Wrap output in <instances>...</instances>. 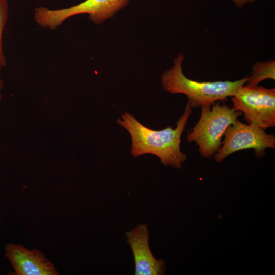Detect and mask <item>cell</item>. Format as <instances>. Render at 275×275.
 <instances>
[{
	"mask_svg": "<svg viewBox=\"0 0 275 275\" xmlns=\"http://www.w3.org/2000/svg\"><path fill=\"white\" fill-rule=\"evenodd\" d=\"M192 113V108L187 103L175 129L169 126L161 130H152L126 111L121 114L117 123L131 136V153L133 157L151 154L158 157L164 166L180 169L187 159L186 155L181 151V137Z\"/></svg>",
	"mask_w": 275,
	"mask_h": 275,
	"instance_id": "obj_1",
	"label": "cell"
},
{
	"mask_svg": "<svg viewBox=\"0 0 275 275\" xmlns=\"http://www.w3.org/2000/svg\"><path fill=\"white\" fill-rule=\"evenodd\" d=\"M184 58V56L180 53L174 60L173 66L162 74L161 84L167 92L185 95L192 108L211 106L216 102L224 101L247 81V76L235 81L201 82L190 79L182 72Z\"/></svg>",
	"mask_w": 275,
	"mask_h": 275,
	"instance_id": "obj_2",
	"label": "cell"
},
{
	"mask_svg": "<svg viewBox=\"0 0 275 275\" xmlns=\"http://www.w3.org/2000/svg\"><path fill=\"white\" fill-rule=\"evenodd\" d=\"M199 120L187 136L189 142H194L200 154L211 158L221 146V139L230 125L234 123L242 113L235 111L220 101L211 106L201 107Z\"/></svg>",
	"mask_w": 275,
	"mask_h": 275,
	"instance_id": "obj_3",
	"label": "cell"
},
{
	"mask_svg": "<svg viewBox=\"0 0 275 275\" xmlns=\"http://www.w3.org/2000/svg\"><path fill=\"white\" fill-rule=\"evenodd\" d=\"M233 108L244 114L248 124L265 130L275 126V89L243 85L232 96Z\"/></svg>",
	"mask_w": 275,
	"mask_h": 275,
	"instance_id": "obj_4",
	"label": "cell"
},
{
	"mask_svg": "<svg viewBox=\"0 0 275 275\" xmlns=\"http://www.w3.org/2000/svg\"><path fill=\"white\" fill-rule=\"evenodd\" d=\"M129 1L85 0L76 5L56 10L40 6L35 10L34 19L40 26L53 30L70 17L86 13L93 22L100 24L126 6Z\"/></svg>",
	"mask_w": 275,
	"mask_h": 275,
	"instance_id": "obj_5",
	"label": "cell"
},
{
	"mask_svg": "<svg viewBox=\"0 0 275 275\" xmlns=\"http://www.w3.org/2000/svg\"><path fill=\"white\" fill-rule=\"evenodd\" d=\"M221 146L213 156L217 162L222 161L230 154L238 151L254 149L258 158L265 154L267 148H275V137L265 132L262 128L237 120L225 130Z\"/></svg>",
	"mask_w": 275,
	"mask_h": 275,
	"instance_id": "obj_6",
	"label": "cell"
},
{
	"mask_svg": "<svg viewBox=\"0 0 275 275\" xmlns=\"http://www.w3.org/2000/svg\"><path fill=\"white\" fill-rule=\"evenodd\" d=\"M127 242L132 250L134 261L135 275H163L166 262L156 259L149 244V232L146 224H139L125 232Z\"/></svg>",
	"mask_w": 275,
	"mask_h": 275,
	"instance_id": "obj_7",
	"label": "cell"
},
{
	"mask_svg": "<svg viewBox=\"0 0 275 275\" xmlns=\"http://www.w3.org/2000/svg\"><path fill=\"white\" fill-rule=\"evenodd\" d=\"M5 256L16 275H58L54 264L44 253L37 249L29 250L21 244H8Z\"/></svg>",
	"mask_w": 275,
	"mask_h": 275,
	"instance_id": "obj_8",
	"label": "cell"
},
{
	"mask_svg": "<svg viewBox=\"0 0 275 275\" xmlns=\"http://www.w3.org/2000/svg\"><path fill=\"white\" fill-rule=\"evenodd\" d=\"M252 69L251 74L247 76V85L255 86L266 79H275V62L273 60L256 62Z\"/></svg>",
	"mask_w": 275,
	"mask_h": 275,
	"instance_id": "obj_9",
	"label": "cell"
},
{
	"mask_svg": "<svg viewBox=\"0 0 275 275\" xmlns=\"http://www.w3.org/2000/svg\"><path fill=\"white\" fill-rule=\"evenodd\" d=\"M8 9L7 0H0V66L2 67L6 65L3 47V34L8 19Z\"/></svg>",
	"mask_w": 275,
	"mask_h": 275,
	"instance_id": "obj_10",
	"label": "cell"
},
{
	"mask_svg": "<svg viewBox=\"0 0 275 275\" xmlns=\"http://www.w3.org/2000/svg\"><path fill=\"white\" fill-rule=\"evenodd\" d=\"M238 7H242L244 5L249 3H253L255 0H231Z\"/></svg>",
	"mask_w": 275,
	"mask_h": 275,
	"instance_id": "obj_11",
	"label": "cell"
},
{
	"mask_svg": "<svg viewBox=\"0 0 275 275\" xmlns=\"http://www.w3.org/2000/svg\"><path fill=\"white\" fill-rule=\"evenodd\" d=\"M2 68H3V67L1 66H0V100L2 99V92L1 91H2V88L3 87V80H2V79L1 74V71Z\"/></svg>",
	"mask_w": 275,
	"mask_h": 275,
	"instance_id": "obj_12",
	"label": "cell"
}]
</instances>
